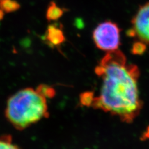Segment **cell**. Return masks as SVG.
<instances>
[{
	"label": "cell",
	"mask_w": 149,
	"mask_h": 149,
	"mask_svg": "<svg viewBox=\"0 0 149 149\" xmlns=\"http://www.w3.org/2000/svg\"><path fill=\"white\" fill-rule=\"evenodd\" d=\"M95 72L102 84L92 108L118 117L124 123H132L143 106L138 89V67L128 64L125 55L118 49L107 52Z\"/></svg>",
	"instance_id": "cell-1"
},
{
	"label": "cell",
	"mask_w": 149,
	"mask_h": 149,
	"mask_svg": "<svg viewBox=\"0 0 149 149\" xmlns=\"http://www.w3.org/2000/svg\"><path fill=\"white\" fill-rule=\"evenodd\" d=\"M5 116L16 129L24 130L49 117L47 99L33 88H24L8 99Z\"/></svg>",
	"instance_id": "cell-2"
},
{
	"label": "cell",
	"mask_w": 149,
	"mask_h": 149,
	"mask_svg": "<svg viewBox=\"0 0 149 149\" xmlns=\"http://www.w3.org/2000/svg\"><path fill=\"white\" fill-rule=\"evenodd\" d=\"M120 29L116 23L106 21L98 24L93 32V39L99 49L107 52L119 49Z\"/></svg>",
	"instance_id": "cell-3"
},
{
	"label": "cell",
	"mask_w": 149,
	"mask_h": 149,
	"mask_svg": "<svg viewBox=\"0 0 149 149\" xmlns=\"http://www.w3.org/2000/svg\"><path fill=\"white\" fill-rule=\"evenodd\" d=\"M132 28L130 36H136L142 42L149 45V2L140 6L132 19Z\"/></svg>",
	"instance_id": "cell-4"
},
{
	"label": "cell",
	"mask_w": 149,
	"mask_h": 149,
	"mask_svg": "<svg viewBox=\"0 0 149 149\" xmlns=\"http://www.w3.org/2000/svg\"><path fill=\"white\" fill-rule=\"evenodd\" d=\"M45 39L48 44L52 46L61 45L65 40L63 31L56 24H50L45 32Z\"/></svg>",
	"instance_id": "cell-5"
},
{
	"label": "cell",
	"mask_w": 149,
	"mask_h": 149,
	"mask_svg": "<svg viewBox=\"0 0 149 149\" xmlns=\"http://www.w3.org/2000/svg\"><path fill=\"white\" fill-rule=\"evenodd\" d=\"M64 13L63 9L58 6L55 2H50L46 12V18L49 21H57L61 17Z\"/></svg>",
	"instance_id": "cell-6"
},
{
	"label": "cell",
	"mask_w": 149,
	"mask_h": 149,
	"mask_svg": "<svg viewBox=\"0 0 149 149\" xmlns=\"http://www.w3.org/2000/svg\"><path fill=\"white\" fill-rule=\"evenodd\" d=\"M1 10L6 13H11L19 9L20 4L14 0H5L0 2Z\"/></svg>",
	"instance_id": "cell-7"
},
{
	"label": "cell",
	"mask_w": 149,
	"mask_h": 149,
	"mask_svg": "<svg viewBox=\"0 0 149 149\" xmlns=\"http://www.w3.org/2000/svg\"><path fill=\"white\" fill-rule=\"evenodd\" d=\"M36 90L46 99L52 98L55 95V90L54 88L47 85H43V84L39 85Z\"/></svg>",
	"instance_id": "cell-8"
},
{
	"label": "cell",
	"mask_w": 149,
	"mask_h": 149,
	"mask_svg": "<svg viewBox=\"0 0 149 149\" xmlns=\"http://www.w3.org/2000/svg\"><path fill=\"white\" fill-rule=\"evenodd\" d=\"M95 93L93 91H88L83 92L80 95V102L81 105L91 107L95 100Z\"/></svg>",
	"instance_id": "cell-9"
},
{
	"label": "cell",
	"mask_w": 149,
	"mask_h": 149,
	"mask_svg": "<svg viewBox=\"0 0 149 149\" xmlns=\"http://www.w3.org/2000/svg\"><path fill=\"white\" fill-rule=\"evenodd\" d=\"M0 149H20V148L13 143L11 136L4 135L0 136Z\"/></svg>",
	"instance_id": "cell-10"
},
{
	"label": "cell",
	"mask_w": 149,
	"mask_h": 149,
	"mask_svg": "<svg viewBox=\"0 0 149 149\" xmlns=\"http://www.w3.org/2000/svg\"><path fill=\"white\" fill-rule=\"evenodd\" d=\"M146 49V44L142 42H137L134 43L132 47V53L134 55H142L144 53Z\"/></svg>",
	"instance_id": "cell-11"
},
{
	"label": "cell",
	"mask_w": 149,
	"mask_h": 149,
	"mask_svg": "<svg viewBox=\"0 0 149 149\" xmlns=\"http://www.w3.org/2000/svg\"><path fill=\"white\" fill-rule=\"evenodd\" d=\"M146 139H149V126L147 127L146 131L144 132L141 137V140L142 141H145Z\"/></svg>",
	"instance_id": "cell-12"
},
{
	"label": "cell",
	"mask_w": 149,
	"mask_h": 149,
	"mask_svg": "<svg viewBox=\"0 0 149 149\" xmlns=\"http://www.w3.org/2000/svg\"><path fill=\"white\" fill-rule=\"evenodd\" d=\"M5 1V0H0V2H1V1Z\"/></svg>",
	"instance_id": "cell-13"
}]
</instances>
